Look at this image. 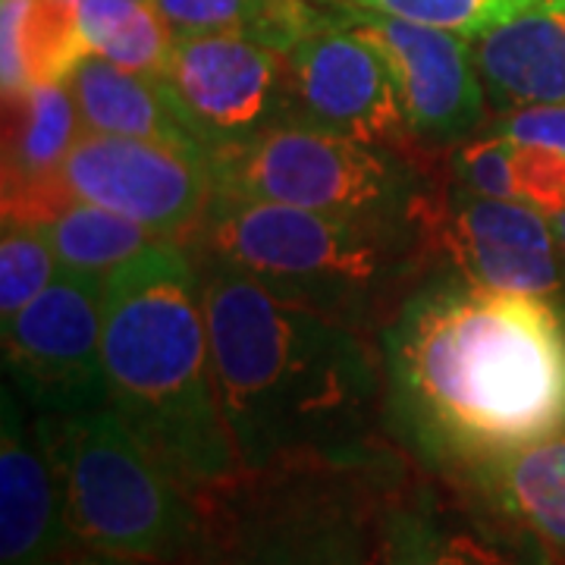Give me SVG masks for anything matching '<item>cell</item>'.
Here are the masks:
<instances>
[{
  "instance_id": "1",
  "label": "cell",
  "mask_w": 565,
  "mask_h": 565,
  "mask_svg": "<svg viewBox=\"0 0 565 565\" xmlns=\"http://www.w3.org/2000/svg\"><path fill=\"white\" fill-rule=\"evenodd\" d=\"M386 422L424 468L465 478L565 434V321L544 296L459 270L415 286L384 333Z\"/></svg>"
},
{
  "instance_id": "2",
  "label": "cell",
  "mask_w": 565,
  "mask_h": 565,
  "mask_svg": "<svg viewBox=\"0 0 565 565\" xmlns=\"http://www.w3.org/2000/svg\"><path fill=\"white\" fill-rule=\"evenodd\" d=\"M202 302L214 390L243 471L386 446V384L362 327L280 299L211 258Z\"/></svg>"
},
{
  "instance_id": "3",
  "label": "cell",
  "mask_w": 565,
  "mask_h": 565,
  "mask_svg": "<svg viewBox=\"0 0 565 565\" xmlns=\"http://www.w3.org/2000/svg\"><path fill=\"white\" fill-rule=\"evenodd\" d=\"M110 405L195 497L243 462L223 422L202 302V270L182 243H154L104 286Z\"/></svg>"
},
{
  "instance_id": "4",
  "label": "cell",
  "mask_w": 565,
  "mask_h": 565,
  "mask_svg": "<svg viewBox=\"0 0 565 565\" xmlns=\"http://www.w3.org/2000/svg\"><path fill=\"white\" fill-rule=\"evenodd\" d=\"M403 471L390 446L243 471L202 497L195 565H384L386 505Z\"/></svg>"
},
{
  "instance_id": "5",
  "label": "cell",
  "mask_w": 565,
  "mask_h": 565,
  "mask_svg": "<svg viewBox=\"0 0 565 565\" xmlns=\"http://www.w3.org/2000/svg\"><path fill=\"white\" fill-rule=\"evenodd\" d=\"M192 239L202 258L355 327H364L371 308L430 255L408 233L221 189H214Z\"/></svg>"
},
{
  "instance_id": "6",
  "label": "cell",
  "mask_w": 565,
  "mask_h": 565,
  "mask_svg": "<svg viewBox=\"0 0 565 565\" xmlns=\"http://www.w3.org/2000/svg\"><path fill=\"white\" fill-rule=\"evenodd\" d=\"M35 437L57 478L76 544L145 565H195L207 519L114 405L39 415Z\"/></svg>"
},
{
  "instance_id": "7",
  "label": "cell",
  "mask_w": 565,
  "mask_h": 565,
  "mask_svg": "<svg viewBox=\"0 0 565 565\" xmlns=\"http://www.w3.org/2000/svg\"><path fill=\"white\" fill-rule=\"evenodd\" d=\"M415 158L399 148L280 122L214 151L207 163L221 192L408 233L430 252L444 189Z\"/></svg>"
},
{
  "instance_id": "8",
  "label": "cell",
  "mask_w": 565,
  "mask_h": 565,
  "mask_svg": "<svg viewBox=\"0 0 565 565\" xmlns=\"http://www.w3.org/2000/svg\"><path fill=\"white\" fill-rule=\"evenodd\" d=\"M107 277L63 270L3 321V367L39 415L110 405L104 364Z\"/></svg>"
},
{
  "instance_id": "9",
  "label": "cell",
  "mask_w": 565,
  "mask_h": 565,
  "mask_svg": "<svg viewBox=\"0 0 565 565\" xmlns=\"http://www.w3.org/2000/svg\"><path fill=\"white\" fill-rule=\"evenodd\" d=\"M54 180L66 195L141 223L154 239L185 243L214 195L211 163L170 145L82 132Z\"/></svg>"
},
{
  "instance_id": "10",
  "label": "cell",
  "mask_w": 565,
  "mask_h": 565,
  "mask_svg": "<svg viewBox=\"0 0 565 565\" xmlns=\"http://www.w3.org/2000/svg\"><path fill=\"white\" fill-rule=\"evenodd\" d=\"M286 122L418 154L384 54L333 20L286 54Z\"/></svg>"
},
{
  "instance_id": "11",
  "label": "cell",
  "mask_w": 565,
  "mask_h": 565,
  "mask_svg": "<svg viewBox=\"0 0 565 565\" xmlns=\"http://www.w3.org/2000/svg\"><path fill=\"white\" fill-rule=\"evenodd\" d=\"M337 10L349 29L384 54L408 132L422 151L456 148L478 132L487 117V92L475 66L471 39L345 0Z\"/></svg>"
},
{
  "instance_id": "12",
  "label": "cell",
  "mask_w": 565,
  "mask_h": 565,
  "mask_svg": "<svg viewBox=\"0 0 565 565\" xmlns=\"http://www.w3.org/2000/svg\"><path fill=\"white\" fill-rule=\"evenodd\" d=\"M161 79L204 158L286 122V54L243 35H177Z\"/></svg>"
},
{
  "instance_id": "13",
  "label": "cell",
  "mask_w": 565,
  "mask_h": 565,
  "mask_svg": "<svg viewBox=\"0 0 565 565\" xmlns=\"http://www.w3.org/2000/svg\"><path fill=\"white\" fill-rule=\"evenodd\" d=\"M384 565H559L525 527L444 475L403 471L386 505Z\"/></svg>"
},
{
  "instance_id": "14",
  "label": "cell",
  "mask_w": 565,
  "mask_h": 565,
  "mask_svg": "<svg viewBox=\"0 0 565 565\" xmlns=\"http://www.w3.org/2000/svg\"><path fill=\"white\" fill-rule=\"evenodd\" d=\"M430 252L493 289L544 299L559 289L553 221L525 202L484 199L449 182L430 230Z\"/></svg>"
},
{
  "instance_id": "15",
  "label": "cell",
  "mask_w": 565,
  "mask_h": 565,
  "mask_svg": "<svg viewBox=\"0 0 565 565\" xmlns=\"http://www.w3.org/2000/svg\"><path fill=\"white\" fill-rule=\"evenodd\" d=\"M17 386H3L0 418V565H63L79 550L63 515L57 478L29 434Z\"/></svg>"
},
{
  "instance_id": "16",
  "label": "cell",
  "mask_w": 565,
  "mask_h": 565,
  "mask_svg": "<svg viewBox=\"0 0 565 565\" xmlns=\"http://www.w3.org/2000/svg\"><path fill=\"white\" fill-rule=\"evenodd\" d=\"M484 92L500 110L565 102V0H534L471 39Z\"/></svg>"
},
{
  "instance_id": "17",
  "label": "cell",
  "mask_w": 565,
  "mask_h": 565,
  "mask_svg": "<svg viewBox=\"0 0 565 565\" xmlns=\"http://www.w3.org/2000/svg\"><path fill=\"white\" fill-rule=\"evenodd\" d=\"M66 85L79 110L82 132L158 141L204 158L202 145L180 117L173 95L161 76L132 73L98 54H88L70 73Z\"/></svg>"
},
{
  "instance_id": "18",
  "label": "cell",
  "mask_w": 565,
  "mask_h": 565,
  "mask_svg": "<svg viewBox=\"0 0 565 565\" xmlns=\"http://www.w3.org/2000/svg\"><path fill=\"white\" fill-rule=\"evenodd\" d=\"M452 481L475 490L490 509L525 527L556 563L565 565V434L522 446Z\"/></svg>"
},
{
  "instance_id": "19",
  "label": "cell",
  "mask_w": 565,
  "mask_h": 565,
  "mask_svg": "<svg viewBox=\"0 0 565 565\" xmlns=\"http://www.w3.org/2000/svg\"><path fill=\"white\" fill-rule=\"evenodd\" d=\"M79 13L70 0H0V82L3 95L66 82L88 57Z\"/></svg>"
},
{
  "instance_id": "20",
  "label": "cell",
  "mask_w": 565,
  "mask_h": 565,
  "mask_svg": "<svg viewBox=\"0 0 565 565\" xmlns=\"http://www.w3.org/2000/svg\"><path fill=\"white\" fill-rule=\"evenodd\" d=\"M82 136L66 82H35L3 95V189L47 180Z\"/></svg>"
},
{
  "instance_id": "21",
  "label": "cell",
  "mask_w": 565,
  "mask_h": 565,
  "mask_svg": "<svg viewBox=\"0 0 565 565\" xmlns=\"http://www.w3.org/2000/svg\"><path fill=\"white\" fill-rule=\"evenodd\" d=\"M35 230L47 239L63 270L95 277H110L117 267L139 258L145 248L163 243L141 223L79 199H66L51 217L35 223Z\"/></svg>"
},
{
  "instance_id": "22",
  "label": "cell",
  "mask_w": 565,
  "mask_h": 565,
  "mask_svg": "<svg viewBox=\"0 0 565 565\" xmlns=\"http://www.w3.org/2000/svg\"><path fill=\"white\" fill-rule=\"evenodd\" d=\"M76 13L92 54L132 73H167L177 32L151 0H79Z\"/></svg>"
},
{
  "instance_id": "23",
  "label": "cell",
  "mask_w": 565,
  "mask_h": 565,
  "mask_svg": "<svg viewBox=\"0 0 565 565\" xmlns=\"http://www.w3.org/2000/svg\"><path fill=\"white\" fill-rule=\"evenodd\" d=\"M57 274H61V264L35 226L3 221V236H0V315L3 321L22 311L41 289H47Z\"/></svg>"
},
{
  "instance_id": "24",
  "label": "cell",
  "mask_w": 565,
  "mask_h": 565,
  "mask_svg": "<svg viewBox=\"0 0 565 565\" xmlns=\"http://www.w3.org/2000/svg\"><path fill=\"white\" fill-rule=\"evenodd\" d=\"M364 10H377L386 17L422 22L434 29H446L465 39H478L487 29L500 25L534 0H345Z\"/></svg>"
},
{
  "instance_id": "25",
  "label": "cell",
  "mask_w": 565,
  "mask_h": 565,
  "mask_svg": "<svg viewBox=\"0 0 565 565\" xmlns=\"http://www.w3.org/2000/svg\"><path fill=\"white\" fill-rule=\"evenodd\" d=\"M452 182L484 199H509L519 202L515 189V141L503 132L468 136L449 154Z\"/></svg>"
},
{
  "instance_id": "26",
  "label": "cell",
  "mask_w": 565,
  "mask_h": 565,
  "mask_svg": "<svg viewBox=\"0 0 565 565\" xmlns=\"http://www.w3.org/2000/svg\"><path fill=\"white\" fill-rule=\"evenodd\" d=\"M515 189L519 202L537 207L546 217L565 211V154L515 141Z\"/></svg>"
},
{
  "instance_id": "27",
  "label": "cell",
  "mask_w": 565,
  "mask_h": 565,
  "mask_svg": "<svg viewBox=\"0 0 565 565\" xmlns=\"http://www.w3.org/2000/svg\"><path fill=\"white\" fill-rule=\"evenodd\" d=\"M497 132L519 145H534L546 151L565 154V102L559 104H531L519 110H505Z\"/></svg>"
},
{
  "instance_id": "28",
  "label": "cell",
  "mask_w": 565,
  "mask_h": 565,
  "mask_svg": "<svg viewBox=\"0 0 565 565\" xmlns=\"http://www.w3.org/2000/svg\"><path fill=\"white\" fill-rule=\"evenodd\" d=\"M63 565H145V563H132V559H120V556H107V553H95V550H73Z\"/></svg>"
},
{
  "instance_id": "29",
  "label": "cell",
  "mask_w": 565,
  "mask_h": 565,
  "mask_svg": "<svg viewBox=\"0 0 565 565\" xmlns=\"http://www.w3.org/2000/svg\"><path fill=\"white\" fill-rule=\"evenodd\" d=\"M550 221H553V230H556V239L565 245V211L556 214V217H550Z\"/></svg>"
},
{
  "instance_id": "30",
  "label": "cell",
  "mask_w": 565,
  "mask_h": 565,
  "mask_svg": "<svg viewBox=\"0 0 565 565\" xmlns=\"http://www.w3.org/2000/svg\"><path fill=\"white\" fill-rule=\"evenodd\" d=\"M318 3H343V0H318Z\"/></svg>"
},
{
  "instance_id": "31",
  "label": "cell",
  "mask_w": 565,
  "mask_h": 565,
  "mask_svg": "<svg viewBox=\"0 0 565 565\" xmlns=\"http://www.w3.org/2000/svg\"><path fill=\"white\" fill-rule=\"evenodd\" d=\"M70 3H79V0H70Z\"/></svg>"
}]
</instances>
